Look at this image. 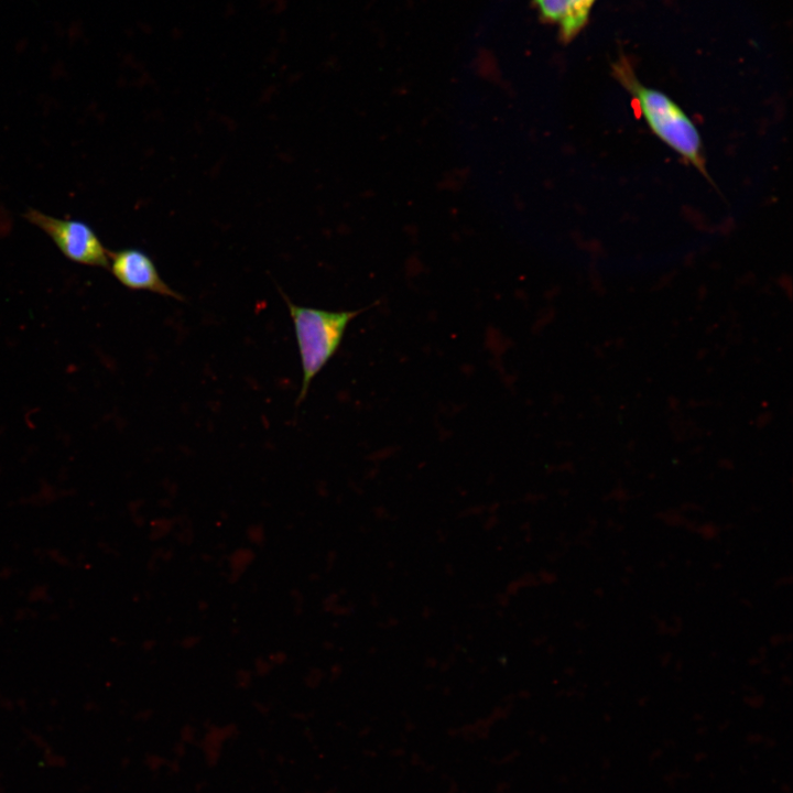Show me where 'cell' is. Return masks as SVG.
Instances as JSON below:
<instances>
[{"label":"cell","mask_w":793,"mask_h":793,"mask_svg":"<svg viewBox=\"0 0 793 793\" xmlns=\"http://www.w3.org/2000/svg\"><path fill=\"white\" fill-rule=\"evenodd\" d=\"M596 0H534L541 17L558 26L561 37L571 41L586 25Z\"/></svg>","instance_id":"5b68a950"},{"label":"cell","mask_w":793,"mask_h":793,"mask_svg":"<svg viewBox=\"0 0 793 793\" xmlns=\"http://www.w3.org/2000/svg\"><path fill=\"white\" fill-rule=\"evenodd\" d=\"M293 322L302 365V384L297 398L301 403L313 379L338 350L348 324L363 312H333L297 305L281 292Z\"/></svg>","instance_id":"7a4b0ae2"},{"label":"cell","mask_w":793,"mask_h":793,"mask_svg":"<svg viewBox=\"0 0 793 793\" xmlns=\"http://www.w3.org/2000/svg\"><path fill=\"white\" fill-rule=\"evenodd\" d=\"M612 70L622 87L636 100L650 130L711 182L706 170L699 131L681 106L663 91L642 85L627 61L613 64Z\"/></svg>","instance_id":"6da1fadb"},{"label":"cell","mask_w":793,"mask_h":793,"mask_svg":"<svg viewBox=\"0 0 793 793\" xmlns=\"http://www.w3.org/2000/svg\"><path fill=\"white\" fill-rule=\"evenodd\" d=\"M109 269L113 276L130 290L149 291L183 300V296L161 278L155 263L143 250L127 248L109 251Z\"/></svg>","instance_id":"277c9868"},{"label":"cell","mask_w":793,"mask_h":793,"mask_svg":"<svg viewBox=\"0 0 793 793\" xmlns=\"http://www.w3.org/2000/svg\"><path fill=\"white\" fill-rule=\"evenodd\" d=\"M44 231L69 260L89 267L109 269V250L85 221L63 219L29 208L24 215Z\"/></svg>","instance_id":"3957f363"}]
</instances>
